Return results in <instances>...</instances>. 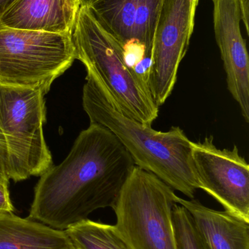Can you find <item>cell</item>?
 Here are the masks:
<instances>
[{
  "instance_id": "5",
  "label": "cell",
  "mask_w": 249,
  "mask_h": 249,
  "mask_svg": "<svg viewBox=\"0 0 249 249\" xmlns=\"http://www.w3.org/2000/svg\"><path fill=\"white\" fill-rule=\"evenodd\" d=\"M46 93L39 88L0 86V130L7 145L9 178L15 182L40 177L53 166L43 134Z\"/></svg>"
},
{
  "instance_id": "18",
  "label": "cell",
  "mask_w": 249,
  "mask_h": 249,
  "mask_svg": "<svg viewBox=\"0 0 249 249\" xmlns=\"http://www.w3.org/2000/svg\"><path fill=\"white\" fill-rule=\"evenodd\" d=\"M241 4L242 20L245 26L247 35H249V0H239Z\"/></svg>"
},
{
  "instance_id": "1",
  "label": "cell",
  "mask_w": 249,
  "mask_h": 249,
  "mask_svg": "<svg viewBox=\"0 0 249 249\" xmlns=\"http://www.w3.org/2000/svg\"><path fill=\"white\" fill-rule=\"evenodd\" d=\"M134 167L109 129L90 124L64 161L40 176L29 218L65 231L95 211L113 209Z\"/></svg>"
},
{
  "instance_id": "7",
  "label": "cell",
  "mask_w": 249,
  "mask_h": 249,
  "mask_svg": "<svg viewBox=\"0 0 249 249\" xmlns=\"http://www.w3.org/2000/svg\"><path fill=\"white\" fill-rule=\"evenodd\" d=\"M199 0H162L146 82L156 106L173 90L194 30Z\"/></svg>"
},
{
  "instance_id": "4",
  "label": "cell",
  "mask_w": 249,
  "mask_h": 249,
  "mask_svg": "<svg viewBox=\"0 0 249 249\" xmlns=\"http://www.w3.org/2000/svg\"><path fill=\"white\" fill-rule=\"evenodd\" d=\"M176 198L160 178L134 167L113 208L115 232L128 249H178L172 219Z\"/></svg>"
},
{
  "instance_id": "10",
  "label": "cell",
  "mask_w": 249,
  "mask_h": 249,
  "mask_svg": "<svg viewBox=\"0 0 249 249\" xmlns=\"http://www.w3.org/2000/svg\"><path fill=\"white\" fill-rule=\"evenodd\" d=\"M216 43L223 61L230 93L249 122V58L241 31L239 0H212Z\"/></svg>"
},
{
  "instance_id": "3",
  "label": "cell",
  "mask_w": 249,
  "mask_h": 249,
  "mask_svg": "<svg viewBox=\"0 0 249 249\" xmlns=\"http://www.w3.org/2000/svg\"><path fill=\"white\" fill-rule=\"evenodd\" d=\"M76 59L96 75L116 107L126 116L152 126L159 107L147 82L126 58L122 47L81 6L72 33Z\"/></svg>"
},
{
  "instance_id": "2",
  "label": "cell",
  "mask_w": 249,
  "mask_h": 249,
  "mask_svg": "<svg viewBox=\"0 0 249 249\" xmlns=\"http://www.w3.org/2000/svg\"><path fill=\"white\" fill-rule=\"evenodd\" d=\"M87 71L83 107L90 124L109 129L133 158L135 166L152 173L172 190L193 199L198 183L193 165L192 141L179 127L159 131L122 113L105 86Z\"/></svg>"
},
{
  "instance_id": "17",
  "label": "cell",
  "mask_w": 249,
  "mask_h": 249,
  "mask_svg": "<svg viewBox=\"0 0 249 249\" xmlns=\"http://www.w3.org/2000/svg\"><path fill=\"white\" fill-rule=\"evenodd\" d=\"M0 177L10 180L7 168V145L5 139L0 130Z\"/></svg>"
},
{
  "instance_id": "8",
  "label": "cell",
  "mask_w": 249,
  "mask_h": 249,
  "mask_svg": "<svg viewBox=\"0 0 249 249\" xmlns=\"http://www.w3.org/2000/svg\"><path fill=\"white\" fill-rule=\"evenodd\" d=\"M199 189L216 199L227 212L249 223V165L239 149H220L213 136L192 142Z\"/></svg>"
},
{
  "instance_id": "12",
  "label": "cell",
  "mask_w": 249,
  "mask_h": 249,
  "mask_svg": "<svg viewBox=\"0 0 249 249\" xmlns=\"http://www.w3.org/2000/svg\"><path fill=\"white\" fill-rule=\"evenodd\" d=\"M191 214L207 249H249V223L227 211L206 207L198 200L177 196Z\"/></svg>"
},
{
  "instance_id": "13",
  "label": "cell",
  "mask_w": 249,
  "mask_h": 249,
  "mask_svg": "<svg viewBox=\"0 0 249 249\" xmlns=\"http://www.w3.org/2000/svg\"><path fill=\"white\" fill-rule=\"evenodd\" d=\"M0 249H74L65 231L30 218L0 213Z\"/></svg>"
},
{
  "instance_id": "11",
  "label": "cell",
  "mask_w": 249,
  "mask_h": 249,
  "mask_svg": "<svg viewBox=\"0 0 249 249\" xmlns=\"http://www.w3.org/2000/svg\"><path fill=\"white\" fill-rule=\"evenodd\" d=\"M80 0H17L0 18V26L72 34Z\"/></svg>"
},
{
  "instance_id": "16",
  "label": "cell",
  "mask_w": 249,
  "mask_h": 249,
  "mask_svg": "<svg viewBox=\"0 0 249 249\" xmlns=\"http://www.w3.org/2000/svg\"><path fill=\"white\" fill-rule=\"evenodd\" d=\"M14 211L9 192V179L0 177V213H13Z\"/></svg>"
},
{
  "instance_id": "6",
  "label": "cell",
  "mask_w": 249,
  "mask_h": 249,
  "mask_svg": "<svg viewBox=\"0 0 249 249\" xmlns=\"http://www.w3.org/2000/svg\"><path fill=\"white\" fill-rule=\"evenodd\" d=\"M76 59L72 34L0 26V86L48 93Z\"/></svg>"
},
{
  "instance_id": "19",
  "label": "cell",
  "mask_w": 249,
  "mask_h": 249,
  "mask_svg": "<svg viewBox=\"0 0 249 249\" xmlns=\"http://www.w3.org/2000/svg\"><path fill=\"white\" fill-rule=\"evenodd\" d=\"M17 0H0V18Z\"/></svg>"
},
{
  "instance_id": "20",
  "label": "cell",
  "mask_w": 249,
  "mask_h": 249,
  "mask_svg": "<svg viewBox=\"0 0 249 249\" xmlns=\"http://www.w3.org/2000/svg\"><path fill=\"white\" fill-rule=\"evenodd\" d=\"M92 0H80L81 6H87Z\"/></svg>"
},
{
  "instance_id": "9",
  "label": "cell",
  "mask_w": 249,
  "mask_h": 249,
  "mask_svg": "<svg viewBox=\"0 0 249 249\" xmlns=\"http://www.w3.org/2000/svg\"><path fill=\"white\" fill-rule=\"evenodd\" d=\"M162 0H92L86 7L122 47L127 61L149 67Z\"/></svg>"
},
{
  "instance_id": "15",
  "label": "cell",
  "mask_w": 249,
  "mask_h": 249,
  "mask_svg": "<svg viewBox=\"0 0 249 249\" xmlns=\"http://www.w3.org/2000/svg\"><path fill=\"white\" fill-rule=\"evenodd\" d=\"M172 219L178 249H207L191 214L184 206L174 205Z\"/></svg>"
},
{
  "instance_id": "14",
  "label": "cell",
  "mask_w": 249,
  "mask_h": 249,
  "mask_svg": "<svg viewBox=\"0 0 249 249\" xmlns=\"http://www.w3.org/2000/svg\"><path fill=\"white\" fill-rule=\"evenodd\" d=\"M64 231L74 249H128L114 225L86 219Z\"/></svg>"
}]
</instances>
